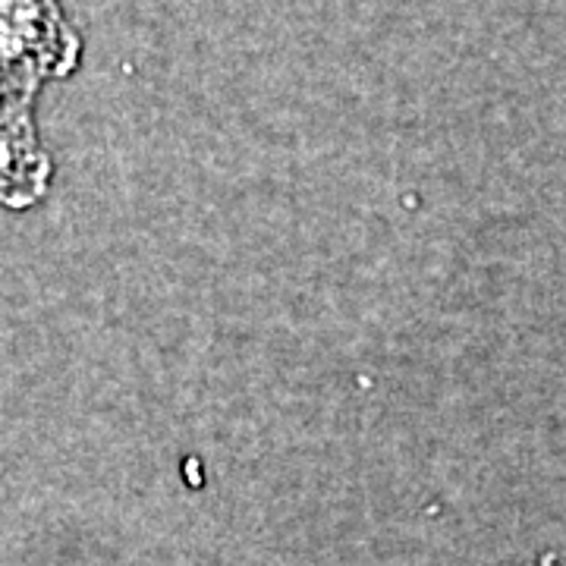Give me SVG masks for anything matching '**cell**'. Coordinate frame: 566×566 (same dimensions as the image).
I'll use <instances>...</instances> for the list:
<instances>
[{"label":"cell","mask_w":566,"mask_h":566,"mask_svg":"<svg viewBox=\"0 0 566 566\" xmlns=\"http://www.w3.org/2000/svg\"><path fill=\"white\" fill-rule=\"evenodd\" d=\"M82 41L61 0H0V82L35 88L80 63Z\"/></svg>","instance_id":"obj_1"},{"label":"cell","mask_w":566,"mask_h":566,"mask_svg":"<svg viewBox=\"0 0 566 566\" xmlns=\"http://www.w3.org/2000/svg\"><path fill=\"white\" fill-rule=\"evenodd\" d=\"M35 88L0 82V205L29 208L51 186V158L35 129Z\"/></svg>","instance_id":"obj_2"}]
</instances>
